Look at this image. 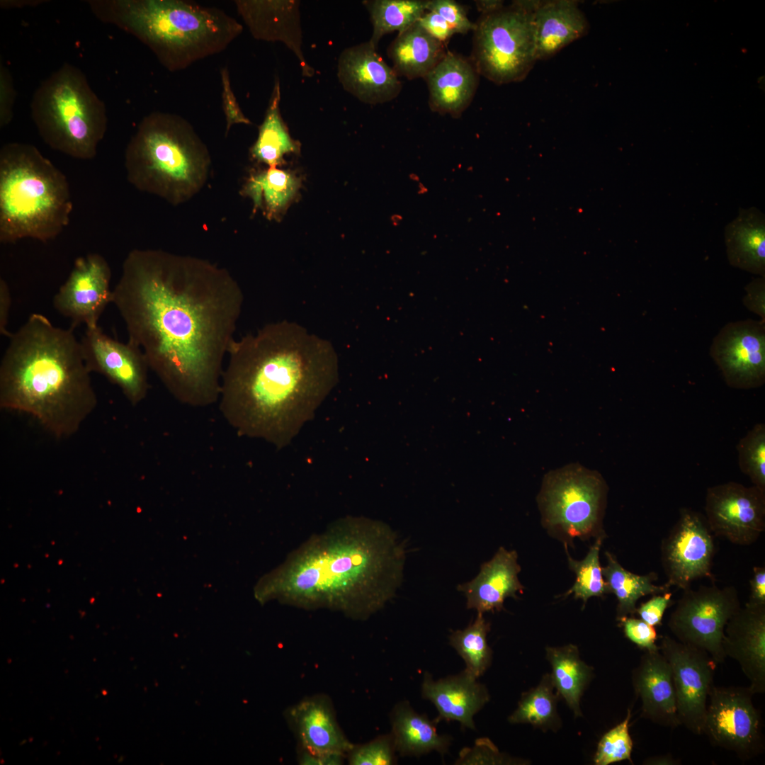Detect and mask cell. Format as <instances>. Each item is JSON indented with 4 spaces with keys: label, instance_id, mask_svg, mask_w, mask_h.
Instances as JSON below:
<instances>
[{
    "label": "cell",
    "instance_id": "52a82bcc",
    "mask_svg": "<svg viewBox=\"0 0 765 765\" xmlns=\"http://www.w3.org/2000/svg\"><path fill=\"white\" fill-rule=\"evenodd\" d=\"M207 146L180 115L154 111L143 118L125 154L128 181L172 205L185 203L207 181Z\"/></svg>",
    "mask_w": 765,
    "mask_h": 765
},
{
    "label": "cell",
    "instance_id": "d4e9b609",
    "mask_svg": "<svg viewBox=\"0 0 765 765\" xmlns=\"http://www.w3.org/2000/svg\"><path fill=\"white\" fill-rule=\"evenodd\" d=\"M479 76L470 60L448 50L424 77L431 110L460 117L475 94Z\"/></svg>",
    "mask_w": 765,
    "mask_h": 765
},
{
    "label": "cell",
    "instance_id": "b9f144b4",
    "mask_svg": "<svg viewBox=\"0 0 765 765\" xmlns=\"http://www.w3.org/2000/svg\"><path fill=\"white\" fill-rule=\"evenodd\" d=\"M523 759L511 757L501 753L488 738L475 740L472 747L463 748L459 753L455 764H525Z\"/></svg>",
    "mask_w": 765,
    "mask_h": 765
},
{
    "label": "cell",
    "instance_id": "ffe728a7",
    "mask_svg": "<svg viewBox=\"0 0 765 765\" xmlns=\"http://www.w3.org/2000/svg\"><path fill=\"white\" fill-rule=\"evenodd\" d=\"M234 4L255 39L283 43L298 60L302 75L312 77L314 74L302 50L299 1L237 0Z\"/></svg>",
    "mask_w": 765,
    "mask_h": 765
},
{
    "label": "cell",
    "instance_id": "cb8c5ba5",
    "mask_svg": "<svg viewBox=\"0 0 765 765\" xmlns=\"http://www.w3.org/2000/svg\"><path fill=\"white\" fill-rule=\"evenodd\" d=\"M421 695L436 708L441 720L459 722L464 727L475 730L474 715L489 701L487 687L465 669L460 674L434 680L426 672L421 685Z\"/></svg>",
    "mask_w": 765,
    "mask_h": 765
},
{
    "label": "cell",
    "instance_id": "8fae6325",
    "mask_svg": "<svg viewBox=\"0 0 765 765\" xmlns=\"http://www.w3.org/2000/svg\"><path fill=\"white\" fill-rule=\"evenodd\" d=\"M741 603L734 586L701 585L683 590L670 614L668 627L675 638L707 652L717 663L724 662L725 628L740 610Z\"/></svg>",
    "mask_w": 765,
    "mask_h": 765
},
{
    "label": "cell",
    "instance_id": "e575fe53",
    "mask_svg": "<svg viewBox=\"0 0 765 765\" xmlns=\"http://www.w3.org/2000/svg\"><path fill=\"white\" fill-rule=\"evenodd\" d=\"M559 698L551 675L546 673L536 686L522 693L508 720L511 724H530L543 732H557L562 727Z\"/></svg>",
    "mask_w": 765,
    "mask_h": 765
},
{
    "label": "cell",
    "instance_id": "d6986e66",
    "mask_svg": "<svg viewBox=\"0 0 765 765\" xmlns=\"http://www.w3.org/2000/svg\"><path fill=\"white\" fill-rule=\"evenodd\" d=\"M337 77L344 89L358 99L377 105L395 99L402 85L369 41L345 48L339 55Z\"/></svg>",
    "mask_w": 765,
    "mask_h": 765
},
{
    "label": "cell",
    "instance_id": "f1b7e54d",
    "mask_svg": "<svg viewBox=\"0 0 765 765\" xmlns=\"http://www.w3.org/2000/svg\"><path fill=\"white\" fill-rule=\"evenodd\" d=\"M300 178L290 169L268 167L253 169L240 193L249 198L255 212L261 210L269 220L279 221L298 196Z\"/></svg>",
    "mask_w": 765,
    "mask_h": 765
},
{
    "label": "cell",
    "instance_id": "9a60e30c",
    "mask_svg": "<svg viewBox=\"0 0 765 765\" xmlns=\"http://www.w3.org/2000/svg\"><path fill=\"white\" fill-rule=\"evenodd\" d=\"M705 512L714 536L735 545H750L765 530V491L735 482L710 487Z\"/></svg>",
    "mask_w": 765,
    "mask_h": 765
},
{
    "label": "cell",
    "instance_id": "7a4b0ae2",
    "mask_svg": "<svg viewBox=\"0 0 765 765\" xmlns=\"http://www.w3.org/2000/svg\"><path fill=\"white\" fill-rule=\"evenodd\" d=\"M222 372L220 410L242 436L288 446L339 380L332 344L286 320L234 339Z\"/></svg>",
    "mask_w": 765,
    "mask_h": 765
},
{
    "label": "cell",
    "instance_id": "60d3db41",
    "mask_svg": "<svg viewBox=\"0 0 765 765\" xmlns=\"http://www.w3.org/2000/svg\"><path fill=\"white\" fill-rule=\"evenodd\" d=\"M397 752L391 733L377 737L360 745H353L346 754L351 765H390L397 762Z\"/></svg>",
    "mask_w": 765,
    "mask_h": 765
},
{
    "label": "cell",
    "instance_id": "e0dca14e",
    "mask_svg": "<svg viewBox=\"0 0 765 765\" xmlns=\"http://www.w3.org/2000/svg\"><path fill=\"white\" fill-rule=\"evenodd\" d=\"M710 356L726 384L748 390L765 382V321L727 324L716 335Z\"/></svg>",
    "mask_w": 765,
    "mask_h": 765
},
{
    "label": "cell",
    "instance_id": "4fadbf2b",
    "mask_svg": "<svg viewBox=\"0 0 765 765\" xmlns=\"http://www.w3.org/2000/svg\"><path fill=\"white\" fill-rule=\"evenodd\" d=\"M659 647L670 665L680 725L701 735L717 663L705 650L667 635Z\"/></svg>",
    "mask_w": 765,
    "mask_h": 765
},
{
    "label": "cell",
    "instance_id": "ee69618b",
    "mask_svg": "<svg viewBox=\"0 0 765 765\" xmlns=\"http://www.w3.org/2000/svg\"><path fill=\"white\" fill-rule=\"evenodd\" d=\"M623 628L625 636L645 652L659 650L656 642L657 633L654 626L650 625L642 619L634 617H625L620 621Z\"/></svg>",
    "mask_w": 765,
    "mask_h": 765
},
{
    "label": "cell",
    "instance_id": "f5cc1de1",
    "mask_svg": "<svg viewBox=\"0 0 765 765\" xmlns=\"http://www.w3.org/2000/svg\"><path fill=\"white\" fill-rule=\"evenodd\" d=\"M11 305V295L7 282L2 278H0V333L1 335L11 336V333L7 329L9 313Z\"/></svg>",
    "mask_w": 765,
    "mask_h": 765
},
{
    "label": "cell",
    "instance_id": "83f0119b",
    "mask_svg": "<svg viewBox=\"0 0 765 765\" xmlns=\"http://www.w3.org/2000/svg\"><path fill=\"white\" fill-rule=\"evenodd\" d=\"M729 263L734 267L765 277V217L758 208H740L725 228Z\"/></svg>",
    "mask_w": 765,
    "mask_h": 765
},
{
    "label": "cell",
    "instance_id": "bcb514c9",
    "mask_svg": "<svg viewBox=\"0 0 765 765\" xmlns=\"http://www.w3.org/2000/svg\"><path fill=\"white\" fill-rule=\"evenodd\" d=\"M672 596V594L669 591L652 595L648 601L637 608L636 613L640 619L650 625H662L666 610L674 603Z\"/></svg>",
    "mask_w": 765,
    "mask_h": 765
},
{
    "label": "cell",
    "instance_id": "f546056e",
    "mask_svg": "<svg viewBox=\"0 0 765 765\" xmlns=\"http://www.w3.org/2000/svg\"><path fill=\"white\" fill-rule=\"evenodd\" d=\"M446 45L416 22L398 33L387 48L397 75L408 79L424 78L442 60Z\"/></svg>",
    "mask_w": 765,
    "mask_h": 765
},
{
    "label": "cell",
    "instance_id": "c3c4849f",
    "mask_svg": "<svg viewBox=\"0 0 765 765\" xmlns=\"http://www.w3.org/2000/svg\"><path fill=\"white\" fill-rule=\"evenodd\" d=\"M429 34L446 45L455 32L438 13L426 11L417 21Z\"/></svg>",
    "mask_w": 765,
    "mask_h": 765
},
{
    "label": "cell",
    "instance_id": "5bb4252c",
    "mask_svg": "<svg viewBox=\"0 0 765 765\" xmlns=\"http://www.w3.org/2000/svg\"><path fill=\"white\" fill-rule=\"evenodd\" d=\"M705 516L691 509L679 517L660 545V560L668 586L684 590L693 582L712 577L715 547Z\"/></svg>",
    "mask_w": 765,
    "mask_h": 765
},
{
    "label": "cell",
    "instance_id": "6da1fadb",
    "mask_svg": "<svg viewBox=\"0 0 765 765\" xmlns=\"http://www.w3.org/2000/svg\"><path fill=\"white\" fill-rule=\"evenodd\" d=\"M244 295L230 271L162 249L128 253L113 289L128 340L179 402L219 400L222 363L234 339Z\"/></svg>",
    "mask_w": 765,
    "mask_h": 765
},
{
    "label": "cell",
    "instance_id": "4dcf8cb0",
    "mask_svg": "<svg viewBox=\"0 0 765 765\" xmlns=\"http://www.w3.org/2000/svg\"><path fill=\"white\" fill-rule=\"evenodd\" d=\"M391 734L397 752L402 756H420L433 751L443 756L451 738L436 731V722L416 713L408 701L398 703L390 714Z\"/></svg>",
    "mask_w": 765,
    "mask_h": 765
},
{
    "label": "cell",
    "instance_id": "2e32d148",
    "mask_svg": "<svg viewBox=\"0 0 765 765\" xmlns=\"http://www.w3.org/2000/svg\"><path fill=\"white\" fill-rule=\"evenodd\" d=\"M86 365L117 385L132 405L140 403L149 387V366L142 349L130 341L120 342L99 326L86 328L80 341Z\"/></svg>",
    "mask_w": 765,
    "mask_h": 765
},
{
    "label": "cell",
    "instance_id": "11a10c76",
    "mask_svg": "<svg viewBox=\"0 0 765 765\" xmlns=\"http://www.w3.org/2000/svg\"><path fill=\"white\" fill-rule=\"evenodd\" d=\"M646 765H677L680 761L671 754L654 756L647 758L642 763Z\"/></svg>",
    "mask_w": 765,
    "mask_h": 765
},
{
    "label": "cell",
    "instance_id": "74e56055",
    "mask_svg": "<svg viewBox=\"0 0 765 765\" xmlns=\"http://www.w3.org/2000/svg\"><path fill=\"white\" fill-rule=\"evenodd\" d=\"M603 538L601 537L597 538L586 557L582 560H575L567 554L568 565L576 574V581L565 595L573 594L574 598L581 599L584 604L591 597L602 596L609 593L599 562V552Z\"/></svg>",
    "mask_w": 765,
    "mask_h": 765
},
{
    "label": "cell",
    "instance_id": "ac0fdd59",
    "mask_svg": "<svg viewBox=\"0 0 765 765\" xmlns=\"http://www.w3.org/2000/svg\"><path fill=\"white\" fill-rule=\"evenodd\" d=\"M111 269L101 254L91 253L76 258L74 266L55 295L54 308L72 321V327L84 324L98 326V319L112 302Z\"/></svg>",
    "mask_w": 765,
    "mask_h": 765
},
{
    "label": "cell",
    "instance_id": "603a6c76",
    "mask_svg": "<svg viewBox=\"0 0 765 765\" xmlns=\"http://www.w3.org/2000/svg\"><path fill=\"white\" fill-rule=\"evenodd\" d=\"M631 679L643 718L664 727L680 725L670 665L659 650L641 656Z\"/></svg>",
    "mask_w": 765,
    "mask_h": 765
},
{
    "label": "cell",
    "instance_id": "4316f807",
    "mask_svg": "<svg viewBox=\"0 0 765 765\" xmlns=\"http://www.w3.org/2000/svg\"><path fill=\"white\" fill-rule=\"evenodd\" d=\"M533 24L538 60H546L587 34L589 21L573 0L536 1Z\"/></svg>",
    "mask_w": 765,
    "mask_h": 765
},
{
    "label": "cell",
    "instance_id": "816d5d0a",
    "mask_svg": "<svg viewBox=\"0 0 765 765\" xmlns=\"http://www.w3.org/2000/svg\"><path fill=\"white\" fill-rule=\"evenodd\" d=\"M750 595L747 602L751 605H765V567L755 566L749 581Z\"/></svg>",
    "mask_w": 765,
    "mask_h": 765
},
{
    "label": "cell",
    "instance_id": "db71d44e",
    "mask_svg": "<svg viewBox=\"0 0 765 765\" xmlns=\"http://www.w3.org/2000/svg\"><path fill=\"white\" fill-rule=\"evenodd\" d=\"M475 5L477 10L481 12L482 14L494 12L502 8L504 6L503 1L497 0L475 1Z\"/></svg>",
    "mask_w": 765,
    "mask_h": 765
},
{
    "label": "cell",
    "instance_id": "7c38bea8",
    "mask_svg": "<svg viewBox=\"0 0 765 765\" xmlns=\"http://www.w3.org/2000/svg\"><path fill=\"white\" fill-rule=\"evenodd\" d=\"M754 695L749 686L713 685L703 721V734L710 742L742 759L764 750L761 717L754 705Z\"/></svg>",
    "mask_w": 765,
    "mask_h": 765
},
{
    "label": "cell",
    "instance_id": "d590c367",
    "mask_svg": "<svg viewBox=\"0 0 765 765\" xmlns=\"http://www.w3.org/2000/svg\"><path fill=\"white\" fill-rule=\"evenodd\" d=\"M428 0H366L373 33L368 40L376 48L383 35L398 33L419 21L426 11Z\"/></svg>",
    "mask_w": 765,
    "mask_h": 765
},
{
    "label": "cell",
    "instance_id": "7bdbcfd3",
    "mask_svg": "<svg viewBox=\"0 0 765 765\" xmlns=\"http://www.w3.org/2000/svg\"><path fill=\"white\" fill-rule=\"evenodd\" d=\"M426 11L440 15L455 33L466 34L475 29V23L468 18L465 8L453 0H428Z\"/></svg>",
    "mask_w": 765,
    "mask_h": 765
},
{
    "label": "cell",
    "instance_id": "f35d334b",
    "mask_svg": "<svg viewBox=\"0 0 765 765\" xmlns=\"http://www.w3.org/2000/svg\"><path fill=\"white\" fill-rule=\"evenodd\" d=\"M740 470L752 484L765 491V424L757 423L737 446Z\"/></svg>",
    "mask_w": 765,
    "mask_h": 765
},
{
    "label": "cell",
    "instance_id": "ba28073f",
    "mask_svg": "<svg viewBox=\"0 0 765 765\" xmlns=\"http://www.w3.org/2000/svg\"><path fill=\"white\" fill-rule=\"evenodd\" d=\"M30 113L50 148L81 160L96 157L107 130L106 108L78 67L64 63L42 81Z\"/></svg>",
    "mask_w": 765,
    "mask_h": 765
},
{
    "label": "cell",
    "instance_id": "8992f818",
    "mask_svg": "<svg viewBox=\"0 0 765 765\" xmlns=\"http://www.w3.org/2000/svg\"><path fill=\"white\" fill-rule=\"evenodd\" d=\"M73 209L66 176L33 144L9 142L0 149V242L55 239Z\"/></svg>",
    "mask_w": 765,
    "mask_h": 765
},
{
    "label": "cell",
    "instance_id": "1f68e13d",
    "mask_svg": "<svg viewBox=\"0 0 765 765\" xmlns=\"http://www.w3.org/2000/svg\"><path fill=\"white\" fill-rule=\"evenodd\" d=\"M280 86L276 77L265 116L259 127L258 137L249 149L251 158L268 167H279L286 164L284 157L298 154L300 142L293 139L280 110Z\"/></svg>",
    "mask_w": 765,
    "mask_h": 765
},
{
    "label": "cell",
    "instance_id": "9f6ffc18",
    "mask_svg": "<svg viewBox=\"0 0 765 765\" xmlns=\"http://www.w3.org/2000/svg\"><path fill=\"white\" fill-rule=\"evenodd\" d=\"M106 693H107L106 691H103V695H106Z\"/></svg>",
    "mask_w": 765,
    "mask_h": 765
},
{
    "label": "cell",
    "instance_id": "44dd1931",
    "mask_svg": "<svg viewBox=\"0 0 765 765\" xmlns=\"http://www.w3.org/2000/svg\"><path fill=\"white\" fill-rule=\"evenodd\" d=\"M726 657L735 659L754 694L765 692V605L745 604L727 622L722 639Z\"/></svg>",
    "mask_w": 765,
    "mask_h": 765
},
{
    "label": "cell",
    "instance_id": "484cf974",
    "mask_svg": "<svg viewBox=\"0 0 765 765\" xmlns=\"http://www.w3.org/2000/svg\"><path fill=\"white\" fill-rule=\"evenodd\" d=\"M516 551L501 547L494 557L481 565L479 574L471 581L459 584L458 590L467 599V608L477 613L499 611L506 598H516L523 586L518 574L521 567Z\"/></svg>",
    "mask_w": 765,
    "mask_h": 765
},
{
    "label": "cell",
    "instance_id": "5b68a950",
    "mask_svg": "<svg viewBox=\"0 0 765 765\" xmlns=\"http://www.w3.org/2000/svg\"><path fill=\"white\" fill-rule=\"evenodd\" d=\"M94 14L137 38L170 72L224 51L243 31L216 7L184 0L89 1Z\"/></svg>",
    "mask_w": 765,
    "mask_h": 765
},
{
    "label": "cell",
    "instance_id": "f907efd6",
    "mask_svg": "<svg viewBox=\"0 0 765 765\" xmlns=\"http://www.w3.org/2000/svg\"><path fill=\"white\" fill-rule=\"evenodd\" d=\"M346 755L341 753H314L298 747V761L302 765H340Z\"/></svg>",
    "mask_w": 765,
    "mask_h": 765
},
{
    "label": "cell",
    "instance_id": "7dc6e473",
    "mask_svg": "<svg viewBox=\"0 0 765 765\" xmlns=\"http://www.w3.org/2000/svg\"><path fill=\"white\" fill-rule=\"evenodd\" d=\"M16 99L13 82L8 69L0 65V127L8 125L13 117V108Z\"/></svg>",
    "mask_w": 765,
    "mask_h": 765
},
{
    "label": "cell",
    "instance_id": "ab89813d",
    "mask_svg": "<svg viewBox=\"0 0 765 765\" xmlns=\"http://www.w3.org/2000/svg\"><path fill=\"white\" fill-rule=\"evenodd\" d=\"M630 718L631 710L628 709L624 720L601 737L594 756V764L609 765L623 761L633 764V743L629 732Z\"/></svg>",
    "mask_w": 765,
    "mask_h": 765
},
{
    "label": "cell",
    "instance_id": "d6a6232c",
    "mask_svg": "<svg viewBox=\"0 0 765 765\" xmlns=\"http://www.w3.org/2000/svg\"><path fill=\"white\" fill-rule=\"evenodd\" d=\"M545 658L550 663L552 682L575 718L582 717L581 698L594 676V669L580 657L575 645L546 647Z\"/></svg>",
    "mask_w": 765,
    "mask_h": 765
},
{
    "label": "cell",
    "instance_id": "3957f363",
    "mask_svg": "<svg viewBox=\"0 0 765 765\" xmlns=\"http://www.w3.org/2000/svg\"><path fill=\"white\" fill-rule=\"evenodd\" d=\"M405 558L404 543L387 524L348 516L294 550L261 580L256 595L363 620L395 596Z\"/></svg>",
    "mask_w": 765,
    "mask_h": 765
},
{
    "label": "cell",
    "instance_id": "7402d4cb",
    "mask_svg": "<svg viewBox=\"0 0 765 765\" xmlns=\"http://www.w3.org/2000/svg\"><path fill=\"white\" fill-rule=\"evenodd\" d=\"M286 713L299 747L314 753L346 755L353 745L340 727L332 703L325 695L307 697Z\"/></svg>",
    "mask_w": 765,
    "mask_h": 765
},
{
    "label": "cell",
    "instance_id": "681fc988",
    "mask_svg": "<svg viewBox=\"0 0 765 765\" xmlns=\"http://www.w3.org/2000/svg\"><path fill=\"white\" fill-rule=\"evenodd\" d=\"M744 290L747 293L743 299L744 305L765 321V277L753 280Z\"/></svg>",
    "mask_w": 765,
    "mask_h": 765
},
{
    "label": "cell",
    "instance_id": "9c48e42d",
    "mask_svg": "<svg viewBox=\"0 0 765 765\" xmlns=\"http://www.w3.org/2000/svg\"><path fill=\"white\" fill-rule=\"evenodd\" d=\"M536 1H515L482 14L475 23L471 62L480 75L501 85L523 81L537 61Z\"/></svg>",
    "mask_w": 765,
    "mask_h": 765
},
{
    "label": "cell",
    "instance_id": "f6af8a7d",
    "mask_svg": "<svg viewBox=\"0 0 765 765\" xmlns=\"http://www.w3.org/2000/svg\"><path fill=\"white\" fill-rule=\"evenodd\" d=\"M222 81V109L226 120L227 135L232 125L235 124L251 125L252 123L246 117L240 108L237 100L232 89L229 72L227 67L220 70Z\"/></svg>",
    "mask_w": 765,
    "mask_h": 765
},
{
    "label": "cell",
    "instance_id": "836d02e7",
    "mask_svg": "<svg viewBox=\"0 0 765 765\" xmlns=\"http://www.w3.org/2000/svg\"><path fill=\"white\" fill-rule=\"evenodd\" d=\"M607 565L602 567V574L606 582L608 592L616 596V620L632 616L636 613L638 601L646 595L662 594L669 591L666 584L657 586L653 582L658 578L654 572L638 575L625 570L616 557L608 552L605 553Z\"/></svg>",
    "mask_w": 765,
    "mask_h": 765
},
{
    "label": "cell",
    "instance_id": "30bf717a",
    "mask_svg": "<svg viewBox=\"0 0 765 765\" xmlns=\"http://www.w3.org/2000/svg\"><path fill=\"white\" fill-rule=\"evenodd\" d=\"M607 493L608 486L596 470L575 463L551 470L544 477L538 498L543 523L567 540L604 537Z\"/></svg>",
    "mask_w": 765,
    "mask_h": 765
},
{
    "label": "cell",
    "instance_id": "277c9868",
    "mask_svg": "<svg viewBox=\"0 0 765 765\" xmlns=\"http://www.w3.org/2000/svg\"><path fill=\"white\" fill-rule=\"evenodd\" d=\"M8 339L0 364L1 408L32 416L57 438L76 433L98 400L74 328L33 313Z\"/></svg>",
    "mask_w": 765,
    "mask_h": 765
},
{
    "label": "cell",
    "instance_id": "8d00e7d4",
    "mask_svg": "<svg viewBox=\"0 0 765 765\" xmlns=\"http://www.w3.org/2000/svg\"><path fill=\"white\" fill-rule=\"evenodd\" d=\"M489 623L483 613H477L473 623L463 630L453 631L449 636L450 645L464 660L468 673L476 678L489 667L492 650L487 643Z\"/></svg>",
    "mask_w": 765,
    "mask_h": 765
}]
</instances>
